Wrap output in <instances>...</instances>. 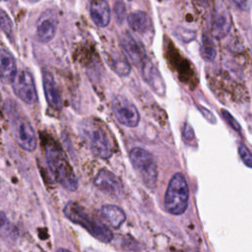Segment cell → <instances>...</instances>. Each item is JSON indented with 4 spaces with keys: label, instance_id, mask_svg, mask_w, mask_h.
Returning <instances> with one entry per match:
<instances>
[{
    "label": "cell",
    "instance_id": "6da1fadb",
    "mask_svg": "<svg viewBox=\"0 0 252 252\" xmlns=\"http://www.w3.org/2000/svg\"><path fill=\"white\" fill-rule=\"evenodd\" d=\"M79 133L91 152L100 158H108L113 154V143L104 125L94 118H87L80 122Z\"/></svg>",
    "mask_w": 252,
    "mask_h": 252
},
{
    "label": "cell",
    "instance_id": "7a4b0ae2",
    "mask_svg": "<svg viewBox=\"0 0 252 252\" xmlns=\"http://www.w3.org/2000/svg\"><path fill=\"white\" fill-rule=\"evenodd\" d=\"M5 111L12 135L17 144L28 152L34 151L37 146L36 135L31 121L23 113L21 107L14 100L9 99L5 103Z\"/></svg>",
    "mask_w": 252,
    "mask_h": 252
},
{
    "label": "cell",
    "instance_id": "3957f363",
    "mask_svg": "<svg viewBox=\"0 0 252 252\" xmlns=\"http://www.w3.org/2000/svg\"><path fill=\"white\" fill-rule=\"evenodd\" d=\"M44 153L48 168L56 182L68 191H75L79 185L78 177L62 150L56 144H46Z\"/></svg>",
    "mask_w": 252,
    "mask_h": 252
},
{
    "label": "cell",
    "instance_id": "277c9868",
    "mask_svg": "<svg viewBox=\"0 0 252 252\" xmlns=\"http://www.w3.org/2000/svg\"><path fill=\"white\" fill-rule=\"evenodd\" d=\"M63 213L68 220L84 227L97 240L104 243L112 240V231L105 224L94 220L80 204L73 201L68 202L63 209Z\"/></svg>",
    "mask_w": 252,
    "mask_h": 252
},
{
    "label": "cell",
    "instance_id": "5b68a950",
    "mask_svg": "<svg viewBox=\"0 0 252 252\" xmlns=\"http://www.w3.org/2000/svg\"><path fill=\"white\" fill-rule=\"evenodd\" d=\"M189 188L185 176L177 172L175 173L166 188L164 195V207L166 211L172 215H182L188 206Z\"/></svg>",
    "mask_w": 252,
    "mask_h": 252
},
{
    "label": "cell",
    "instance_id": "8992f818",
    "mask_svg": "<svg viewBox=\"0 0 252 252\" xmlns=\"http://www.w3.org/2000/svg\"><path fill=\"white\" fill-rule=\"evenodd\" d=\"M134 169L138 172L144 184L151 190L157 186L158 168L153 155L143 148H133L129 155Z\"/></svg>",
    "mask_w": 252,
    "mask_h": 252
},
{
    "label": "cell",
    "instance_id": "52a82bcc",
    "mask_svg": "<svg viewBox=\"0 0 252 252\" xmlns=\"http://www.w3.org/2000/svg\"><path fill=\"white\" fill-rule=\"evenodd\" d=\"M13 91L16 95L27 104H33L37 101V92L34 79L28 69L17 72L12 82Z\"/></svg>",
    "mask_w": 252,
    "mask_h": 252
},
{
    "label": "cell",
    "instance_id": "ba28073f",
    "mask_svg": "<svg viewBox=\"0 0 252 252\" xmlns=\"http://www.w3.org/2000/svg\"><path fill=\"white\" fill-rule=\"evenodd\" d=\"M114 116L121 124L127 127H136L140 122L137 107L123 95H115L111 102Z\"/></svg>",
    "mask_w": 252,
    "mask_h": 252
},
{
    "label": "cell",
    "instance_id": "9c48e42d",
    "mask_svg": "<svg viewBox=\"0 0 252 252\" xmlns=\"http://www.w3.org/2000/svg\"><path fill=\"white\" fill-rule=\"evenodd\" d=\"M232 26V18L226 5L221 1H218L215 5L212 21H211V32L214 37L221 39L225 37L230 32Z\"/></svg>",
    "mask_w": 252,
    "mask_h": 252
},
{
    "label": "cell",
    "instance_id": "30bf717a",
    "mask_svg": "<svg viewBox=\"0 0 252 252\" xmlns=\"http://www.w3.org/2000/svg\"><path fill=\"white\" fill-rule=\"evenodd\" d=\"M120 45L125 56L136 66L141 67L148 59L143 43L134 37L130 32H125L120 36Z\"/></svg>",
    "mask_w": 252,
    "mask_h": 252
},
{
    "label": "cell",
    "instance_id": "8fae6325",
    "mask_svg": "<svg viewBox=\"0 0 252 252\" xmlns=\"http://www.w3.org/2000/svg\"><path fill=\"white\" fill-rule=\"evenodd\" d=\"M57 16L51 10L45 11L38 19L36 25V38L41 43L49 42L55 35L57 30Z\"/></svg>",
    "mask_w": 252,
    "mask_h": 252
},
{
    "label": "cell",
    "instance_id": "7c38bea8",
    "mask_svg": "<svg viewBox=\"0 0 252 252\" xmlns=\"http://www.w3.org/2000/svg\"><path fill=\"white\" fill-rule=\"evenodd\" d=\"M94 184L100 191L113 197H119L122 193V185L119 178L106 168H102L97 172L94 179Z\"/></svg>",
    "mask_w": 252,
    "mask_h": 252
},
{
    "label": "cell",
    "instance_id": "4fadbf2b",
    "mask_svg": "<svg viewBox=\"0 0 252 252\" xmlns=\"http://www.w3.org/2000/svg\"><path fill=\"white\" fill-rule=\"evenodd\" d=\"M141 69L144 80L151 87V89L158 95H164L165 84L158 69L154 65V63L148 58L141 66Z\"/></svg>",
    "mask_w": 252,
    "mask_h": 252
},
{
    "label": "cell",
    "instance_id": "5bb4252c",
    "mask_svg": "<svg viewBox=\"0 0 252 252\" xmlns=\"http://www.w3.org/2000/svg\"><path fill=\"white\" fill-rule=\"evenodd\" d=\"M42 86H43V92H44L45 98L48 105L56 110L61 109L62 107L61 95L57 89L53 75L48 71H44L42 74Z\"/></svg>",
    "mask_w": 252,
    "mask_h": 252
},
{
    "label": "cell",
    "instance_id": "9a60e30c",
    "mask_svg": "<svg viewBox=\"0 0 252 252\" xmlns=\"http://www.w3.org/2000/svg\"><path fill=\"white\" fill-rule=\"evenodd\" d=\"M17 75V65L13 55L0 46V81L4 84H12Z\"/></svg>",
    "mask_w": 252,
    "mask_h": 252
},
{
    "label": "cell",
    "instance_id": "2e32d148",
    "mask_svg": "<svg viewBox=\"0 0 252 252\" xmlns=\"http://www.w3.org/2000/svg\"><path fill=\"white\" fill-rule=\"evenodd\" d=\"M93 22L99 28H105L110 22V7L106 0H94L90 7Z\"/></svg>",
    "mask_w": 252,
    "mask_h": 252
},
{
    "label": "cell",
    "instance_id": "e0dca14e",
    "mask_svg": "<svg viewBox=\"0 0 252 252\" xmlns=\"http://www.w3.org/2000/svg\"><path fill=\"white\" fill-rule=\"evenodd\" d=\"M128 24L134 32L143 35L153 32V22L144 11L132 12L128 16Z\"/></svg>",
    "mask_w": 252,
    "mask_h": 252
},
{
    "label": "cell",
    "instance_id": "ac0fdd59",
    "mask_svg": "<svg viewBox=\"0 0 252 252\" xmlns=\"http://www.w3.org/2000/svg\"><path fill=\"white\" fill-rule=\"evenodd\" d=\"M102 218L113 228H119L126 219L124 211L115 205H104L100 209Z\"/></svg>",
    "mask_w": 252,
    "mask_h": 252
},
{
    "label": "cell",
    "instance_id": "d6986e66",
    "mask_svg": "<svg viewBox=\"0 0 252 252\" xmlns=\"http://www.w3.org/2000/svg\"><path fill=\"white\" fill-rule=\"evenodd\" d=\"M108 64L111 67V69L118 74L121 77H125L128 76L130 74L131 71V67L127 61V59L125 58V56H121V55H111L109 56L108 59Z\"/></svg>",
    "mask_w": 252,
    "mask_h": 252
},
{
    "label": "cell",
    "instance_id": "ffe728a7",
    "mask_svg": "<svg viewBox=\"0 0 252 252\" xmlns=\"http://www.w3.org/2000/svg\"><path fill=\"white\" fill-rule=\"evenodd\" d=\"M200 53L203 59L206 61H213L217 56V48L215 42L207 33H203L202 35Z\"/></svg>",
    "mask_w": 252,
    "mask_h": 252
},
{
    "label": "cell",
    "instance_id": "44dd1931",
    "mask_svg": "<svg viewBox=\"0 0 252 252\" xmlns=\"http://www.w3.org/2000/svg\"><path fill=\"white\" fill-rule=\"evenodd\" d=\"M0 28L5 32L7 36L10 38L13 37L14 34V29H13V23L9 15L0 8Z\"/></svg>",
    "mask_w": 252,
    "mask_h": 252
},
{
    "label": "cell",
    "instance_id": "7402d4cb",
    "mask_svg": "<svg viewBox=\"0 0 252 252\" xmlns=\"http://www.w3.org/2000/svg\"><path fill=\"white\" fill-rule=\"evenodd\" d=\"M174 33L183 42H189L196 37V32L187 28L178 27V28H176Z\"/></svg>",
    "mask_w": 252,
    "mask_h": 252
},
{
    "label": "cell",
    "instance_id": "603a6c76",
    "mask_svg": "<svg viewBox=\"0 0 252 252\" xmlns=\"http://www.w3.org/2000/svg\"><path fill=\"white\" fill-rule=\"evenodd\" d=\"M238 154L244 162V164L250 168H252V155L250 151L244 146V145H239L238 146Z\"/></svg>",
    "mask_w": 252,
    "mask_h": 252
},
{
    "label": "cell",
    "instance_id": "cb8c5ba5",
    "mask_svg": "<svg viewBox=\"0 0 252 252\" xmlns=\"http://www.w3.org/2000/svg\"><path fill=\"white\" fill-rule=\"evenodd\" d=\"M114 16L118 23H122L124 21L125 15H126V8L122 1H116L113 7Z\"/></svg>",
    "mask_w": 252,
    "mask_h": 252
},
{
    "label": "cell",
    "instance_id": "d4e9b609",
    "mask_svg": "<svg viewBox=\"0 0 252 252\" xmlns=\"http://www.w3.org/2000/svg\"><path fill=\"white\" fill-rule=\"evenodd\" d=\"M14 229L11 226V223L8 221L5 214L0 213V233L5 235H11V232Z\"/></svg>",
    "mask_w": 252,
    "mask_h": 252
},
{
    "label": "cell",
    "instance_id": "484cf974",
    "mask_svg": "<svg viewBox=\"0 0 252 252\" xmlns=\"http://www.w3.org/2000/svg\"><path fill=\"white\" fill-rule=\"evenodd\" d=\"M221 114H222V116L224 117L225 121L228 123V125H229L232 129H234L235 131H240V125L238 124V122L233 118V116H232L227 110H222V111H221Z\"/></svg>",
    "mask_w": 252,
    "mask_h": 252
},
{
    "label": "cell",
    "instance_id": "4316f807",
    "mask_svg": "<svg viewBox=\"0 0 252 252\" xmlns=\"http://www.w3.org/2000/svg\"><path fill=\"white\" fill-rule=\"evenodd\" d=\"M238 9L247 10L249 6V0H230Z\"/></svg>",
    "mask_w": 252,
    "mask_h": 252
},
{
    "label": "cell",
    "instance_id": "83f0119b",
    "mask_svg": "<svg viewBox=\"0 0 252 252\" xmlns=\"http://www.w3.org/2000/svg\"><path fill=\"white\" fill-rule=\"evenodd\" d=\"M184 136L187 139H192V137H193V130L188 124H186L184 127Z\"/></svg>",
    "mask_w": 252,
    "mask_h": 252
},
{
    "label": "cell",
    "instance_id": "f1b7e54d",
    "mask_svg": "<svg viewBox=\"0 0 252 252\" xmlns=\"http://www.w3.org/2000/svg\"><path fill=\"white\" fill-rule=\"evenodd\" d=\"M195 3H197L199 6H202V7H204V6H206L207 5V3H208V0H193Z\"/></svg>",
    "mask_w": 252,
    "mask_h": 252
},
{
    "label": "cell",
    "instance_id": "f546056e",
    "mask_svg": "<svg viewBox=\"0 0 252 252\" xmlns=\"http://www.w3.org/2000/svg\"><path fill=\"white\" fill-rule=\"evenodd\" d=\"M25 1H27V2H29V3H34V2H36V1H38V0H25Z\"/></svg>",
    "mask_w": 252,
    "mask_h": 252
},
{
    "label": "cell",
    "instance_id": "4dcf8cb0",
    "mask_svg": "<svg viewBox=\"0 0 252 252\" xmlns=\"http://www.w3.org/2000/svg\"><path fill=\"white\" fill-rule=\"evenodd\" d=\"M0 1H6V0H0Z\"/></svg>",
    "mask_w": 252,
    "mask_h": 252
},
{
    "label": "cell",
    "instance_id": "1f68e13d",
    "mask_svg": "<svg viewBox=\"0 0 252 252\" xmlns=\"http://www.w3.org/2000/svg\"><path fill=\"white\" fill-rule=\"evenodd\" d=\"M128 1H131V0H128Z\"/></svg>",
    "mask_w": 252,
    "mask_h": 252
}]
</instances>
